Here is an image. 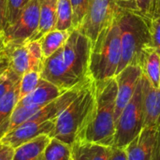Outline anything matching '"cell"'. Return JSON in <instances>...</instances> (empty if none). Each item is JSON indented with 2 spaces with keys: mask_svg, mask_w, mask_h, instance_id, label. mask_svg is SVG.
Returning a JSON list of instances; mask_svg holds the SVG:
<instances>
[{
  "mask_svg": "<svg viewBox=\"0 0 160 160\" xmlns=\"http://www.w3.org/2000/svg\"><path fill=\"white\" fill-rule=\"evenodd\" d=\"M66 91L61 90L53 83L41 78L38 86L29 95L20 99L17 104L21 106L41 108L59 98Z\"/></svg>",
  "mask_w": 160,
  "mask_h": 160,
  "instance_id": "14",
  "label": "cell"
},
{
  "mask_svg": "<svg viewBox=\"0 0 160 160\" xmlns=\"http://www.w3.org/2000/svg\"><path fill=\"white\" fill-rule=\"evenodd\" d=\"M71 31H62L54 29L41 38L40 46L43 53V57L48 58L53 54L58 49H60L68 40Z\"/></svg>",
  "mask_w": 160,
  "mask_h": 160,
  "instance_id": "19",
  "label": "cell"
},
{
  "mask_svg": "<svg viewBox=\"0 0 160 160\" xmlns=\"http://www.w3.org/2000/svg\"><path fill=\"white\" fill-rule=\"evenodd\" d=\"M53 130L54 120L44 122L28 120L8 132L0 140V142L5 146L15 149L40 135H48L52 138Z\"/></svg>",
  "mask_w": 160,
  "mask_h": 160,
  "instance_id": "10",
  "label": "cell"
},
{
  "mask_svg": "<svg viewBox=\"0 0 160 160\" xmlns=\"http://www.w3.org/2000/svg\"><path fill=\"white\" fill-rule=\"evenodd\" d=\"M144 119L142 79L141 78L132 98L116 120L112 147L125 149L143 129Z\"/></svg>",
  "mask_w": 160,
  "mask_h": 160,
  "instance_id": "6",
  "label": "cell"
},
{
  "mask_svg": "<svg viewBox=\"0 0 160 160\" xmlns=\"http://www.w3.org/2000/svg\"><path fill=\"white\" fill-rule=\"evenodd\" d=\"M40 108L38 107H28V106H21L16 105L14 111L12 112L10 118L8 120V132L11 131L18 126L23 124L24 122L28 121ZM7 132V133H8Z\"/></svg>",
  "mask_w": 160,
  "mask_h": 160,
  "instance_id": "22",
  "label": "cell"
},
{
  "mask_svg": "<svg viewBox=\"0 0 160 160\" xmlns=\"http://www.w3.org/2000/svg\"><path fill=\"white\" fill-rule=\"evenodd\" d=\"M109 160H128L125 149L112 147V152L110 155Z\"/></svg>",
  "mask_w": 160,
  "mask_h": 160,
  "instance_id": "30",
  "label": "cell"
},
{
  "mask_svg": "<svg viewBox=\"0 0 160 160\" xmlns=\"http://www.w3.org/2000/svg\"><path fill=\"white\" fill-rule=\"evenodd\" d=\"M91 40L73 29L66 43L50 57L45 58L40 77L63 91L86 83L90 79L89 63Z\"/></svg>",
  "mask_w": 160,
  "mask_h": 160,
  "instance_id": "1",
  "label": "cell"
},
{
  "mask_svg": "<svg viewBox=\"0 0 160 160\" xmlns=\"http://www.w3.org/2000/svg\"><path fill=\"white\" fill-rule=\"evenodd\" d=\"M7 0H0V35L7 26Z\"/></svg>",
  "mask_w": 160,
  "mask_h": 160,
  "instance_id": "29",
  "label": "cell"
},
{
  "mask_svg": "<svg viewBox=\"0 0 160 160\" xmlns=\"http://www.w3.org/2000/svg\"><path fill=\"white\" fill-rule=\"evenodd\" d=\"M51 141L48 135H40L14 149L12 160H42L46 146Z\"/></svg>",
  "mask_w": 160,
  "mask_h": 160,
  "instance_id": "18",
  "label": "cell"
},
{
  "mask_svg": "<svg viewBox=\"0 0 160 160\" xmlns=\"http://www.w3.org/2000/svg\"><path fill=\"white\" fill-rule=\"evenodd\" d=\"M120 60L121 38L117 14L114 22L100 33L92 46L89 63L90 77L95 82L114 78Z\"/></svg>",
  "mask_w": 160,
  "mask_h": 160,
  "instance_id": "4",
  "label": "cell"
},
{
  "mask_svg": "<svg viewBox=\"0 0 160 160\" xmlns=\"http://www.w3.org/2000/svg\"><path fill=\"white\" fill-rule=\"evenodd\" d=\"M118 22L121 38V60L117 74L128 65H139L144 50L152 46L148 22L137 12L120 8Z\"/></svg>",
  "mask_w": 160,
  "mask_h": 160,
  "instance_id": "5",
  "label": "cell"
},
{
  "mask_svg": "<svg viewBox=\"0 0 160 160\" xmlns=\"http://www.w3.org/2000/svg\"><path fill=\"white\" fill-rule=\"evenodd\" d=\"M112 147L76 140L71 145L72 160H109Z\"/></svg>",
  "mask_w": 160,
  "mask_h": 160,
  "instance_id": "16",
  "label": "cell"
},
{
  "mask_svg": "<svg viewBox=\"0 0 160 160\" xmlns=\"http://www.w3.org/2000/svg\"><path fill=\"white\" fill-rule=\"evenodd\" d=\"M27 2V0H7V26L15 22Z\"/></svg>",
  "mask_w": 160,
  "mask_h": 160,
  "instance_id": "26",
  "label": "cell"
},
{
  "mask_svg": "<svg viewBox=\"0 0 160 160\" xmlns=\"http://www.w3.org/2000/svg\"><path fill=\"white\" fill-rule=\"evenodd\" d=\"M9 60V68L20 78L29 71L41 72L44 57L39 41H29L4 49Z\"/></svg>",
  "mask_w": 160,
  "mask_h": 160,
  "instance_id": "9",
  "label": "cell"
},
{
  "mask_svg": "<svg viewBox=\"0 0 160 160\" xmlns=\"http://www.w3.org/2000/svg\"><path fill=\"white\" fill-rule=\"evenodd\" d=\"M119 9L115 0H91L87 12L77 30L94 44L100 33L114 22Z\"/></svg>",
  "mask_w": 160,
  "mask_h": 160,
  "instance_id": "8",
  "label": "cell"
},
{
  "mask_svg": "<svg viewBox=\"0 0 160 160\" xmlns=\"http://www.w3.org/2000/svg\"><path fill=\"white\" fill-rule=\"evenodd\" d=\"M135 3L136 12L146 21L160 15L159 0H135Z\"/></svg>",
  "mask_w": 160,
  "mask_h": 160,
  "instance_id": "23",
  "label": "cell"
},
{
  "mask_svg": "<svg viewBox=\"0 0 160 160\" xmlns=\"http://www.w3.org/2000/svg\"><path fill=\"white\" fill-rule=\"evenodd\" d=\"M96 100V82L91 79L81 89L78 96L54 119L52 138H56L68 145L76 141L86 123Z\"/></svg>",
  "mask_w": 160,
  "mask_h": 160,
  "instance_id": "3",
  "label": "cell"
},
{
  "mask_svg": "<svg viewBox=\"0 0 160 160\" xmlns=\"http://www.w3.org/2000/svg\"><path fill=\"white\" fill-rule=\"evenodd\" d=\"M73 11L70 0H58L57 22L55 29L62 31L73 30Z\"/></svg>",
  "mask_w": 160,
  "mask_h": 160,
  "instance_id": "21",
  "label": "cell"
},
{
  "mask_svg": "<svg viewBox=\"0 0 160 160\" xmlns=\"http://www.w3.org/2000/svg\"><path fill=\"white\" fill-rule=\"evenodd\" d=\"M2 51H4V45H3V42H2V40L0 39V52H1Z\"/></svg>",
  "mask_w": 160,
  "mask_h": 160,
  "instance_id": "35",
  "label": "cell"
},
{
  "mask_svg": "<svg viewBox=\"0 0 160 160\" xmlns=\"http://www.w3.org/2000/svg\"><path fill=\"white\" fill-rule=\"evenodd\" d=\"M27 1H28V2H29V1H30V0H27Z\"/></svg>",
  "mask_w": 160,
  "mask_h": 160,
  "instance_id": "38",
  "label": "cell"
},
{
  "mask_svg": "<svg viewBox=\"0 0 160 160\" xmlns=\"http://www.w3.org/2000/svg\"><path fill=\"white\" fill-rule=\"evenodd\" d=\"M119 8L123 10H130L136 12V3L135 0H115Z\"/></svg>",
  "mask_w": 160,
  "mask_h": 160,
  "instance_id": "31",
  "label": "cell"
},
{
  "mask_svg": "<svg viewBox=\"0 0 160 160\" xmlns=\"http://www.w3.org/2000/svg\"><path fill=\"white\" fill-rule=\"evenodd\" d=\"M0 39H1V35H0ZM1 40H2V39H1Z\"/></svg>",
  "mask_w": 160,
  "mask_h": 160,
  "instance_id": "37",
  "label": "cell"
},
{
  "mask_svg": "<svg viewBox=\"0 0 160 160\" xmlns=\"http://www.w3.org/2000/svg\"><path fill=\"white\" fill-rule=\"evenodd\" d=\"M3 147H4V145H3V144H2V143L0 142V150H1V149H2Z\"/></svg>",
  "mask_w": 160,
  "mask_h": 160,
  "instance_id": "36",
  "label": "cell"
},
{
  "mask_svg": "<svg viewBox=\"0 0 160 160\" xmlns=\"http://www.w3.org/2000/svg\"><path fill=\"white\" fill-rule=\"evenodd\" d=\"M38 18L39 1L30 0L15 22L4 29L1 35L4 49L29 42L38 29Z\"/></svg>",
  "mask_w": 160,
  "mask_h": 160,
  "instance_id": "7",
  "label": "cell"
},
{
  "mask_svg": "<svg viewBox=\"0 0 160 160\" xmlns=\"http://www.w3.org/2000/svg\"><path fill=\"white\" fill-rule=\"evenodd\" d=\"M159 2H160V0H159Z\"/></svg>",
  "mask_w": 160,
  "mask_h": 160,
  "instance_id": "39",
  "label": "cell"
},
{
  "mask_svg": "<svg viewBox=\"0 0 160 160\" xmlns=\"http://www.w3.org/2000/svg\"><path fill=\"white\" fill-rule=\"evenodd\" d=\"M39 71H29L22 76L20 81V91H19V100L29 95L38 84L40 81Z\"/></svg>",
  "mask_w": 160,
  "mask_h": 160,
  "instance_id": "24",
  "label": "cell"
},
{
  "mask_svg": "<svg viewBox=\"0 0 160 160\" xmlns=\"http://www.w3.org/2000/svg\"><path fill=\"white\" fill-rule=\"evenodd\" d=\"M115 78L96 82V100L93 110L76 140L112 147L115 135Z\"/></svg>",
  "mask_w": 160,
  "mask_h": 160,
  "instance_id": "2",
  "label": "cell"
},
{
  "mask_svg": "<svg viewBox=\"0 0 160 160\" xmlns=\"http://www.w3.org/2000/svg\"><path fill=\"white\" fill-rule=\"evenodd\" d=\"M142 75L156 88H160V54L152 47L142 52L140 60Z\"/></svg>",
  "mask_w": 160,
  "mask_h": 160,
  "instance_id": "17",
  "label": "cell"
},
{
  "mask_svg": "<svg viewBox=\"0 0 160 160\" xmlns=\"http://www.w3.org/2000/svg\"><path fill=\"white\" fill-rule=\"evenodd\" d=\"M158 128L144 127L142 132L125 148L128 160H151Z\"/></svg>",
  "mask_w": 160,
  "mask_h": 160,
  "instance_id": "12",
  "label": "cell"
},
{
  "mask_svg": "<svg viewBox=\"0 0 160 160\" xmlns=\"http://www.w3.org/2000/svg\"><path fill=\"white\" fill-rule=\"evenodd\" d=\"M152 47L160 54V15L147 21Z\"/></svg>",
  "mask_w": 160,
  "mask_h": 160,
  "instance_id": "28",
  "label": "cell"
},
{
  "mask_svg": "<svg viewBox=\"0 0 160 160\" xmlns=\"http://www.w3.org/2000/svg\"><path fill=\"white\" fill-rule=\"evenodd\" d=\"M142 100L144 110V127L160 126V88L154 87L142 75Z\"/></svg>",
  "mask_w": 160,
  "mask_h": 160,
  "instance_id": "13",
  "label": "cell"
},
{
  "mask_svg": "<svg viewBox=\"0 0 160 160\" xmlns=\"http://www.w3.org/2000/svg\"><path fill=\"white\" fill-rule=\"evenodd\" d=\"M14 149L5 146L0 150V160H12Z\"/></svg>",
  "mask_w": 160,
  "mask_h": 160,
  "instance_id": "34",
  "label": "cell"
},
{
  "mask_svg": "<svg viewBox=\"0 0 160 160\" xmlns=\"http://www.w3.org/2000/svg\"><path fill=\"white\" fill-rule=\"evenodd\" d=\"M39 18L38 26L29 41H38L47 33L55 29L57 22L58 0H38Z\"/></svg>",
  "mask_w": 160,
  "mask_h": 160,
  "instance_id": "15",
  "label": "cell"
},
{
  "mask_svg": "<svg viewBox=\"0 0 160 160\" xmlns=\"http://www.w3.org/2000/svg\"><path fill=\"white\" fill-rule=\"evenodd\" d=\"M151 160H160V126L158 128L156 142H155V145L153 148Z\"/></svg>",
  "mask_w": 160,
  "mask_h": 160,
  "instance_id": "32",
  "label": "cell"
},
{
  "mask_svg": "<svg viewBox=\"0 0 160 160\" xmlns=\"http://www.w3.org/2000/svg\"><path fill=\"white\" fill-rule=\"evenodd\" d=\"M21 78L17 76L9 68L0 77V100L8 93V91L18 82Z\"/></svg>",
  "mask_w": 160,
  "mask_h": 160,
  "instance_id": "27",
  "label": "cell"
},
{
  "mask_svg": "<svg viewBox=\"0 0 160 160\" xmlns=\"http://www.w3.org/2000/svg\"><path fill=\"white\" fill-rule=\"evenodd\" d=\"M42 160H72L71 145L56 138H51L44 150Z\"/></svg>",
  "mask_w": 160,
  "mask_h": 160,
  "instance_id": "20",
  "label": "cell"
},
{
  "mask_svg": "<svg viewBox=\"0 0 160 160\" xmlns=\"http://www.w3.org/2000/svg\"><path fill=\"white\" fill-rule=\"evenodd\" d=\"M9 67V60L8 55L5 53L4 51L0 52V77L1 75Z\"/></svg>",
  "mask_w": 160,
  "mask_h": 160,
  "instance_id": "33",
  "label": "cell"
},
{
  "mask_svg": "<svg viewBox=\"0 0 160 160\" xmlns=\"http://www.w3.org/2000/svg\"><path fill=\"white\" fill-rule=\"evenodd\" d=\"M142 76V71L140 65L131 64L126 67L114 77L117 82V97L115 105L116 120L124 108L132 98Z\"/></svg>",
  "mask_w": 160,
  "mask_h": 160,
  "instance_id": "11",
  "label": "cell"
},
{
  "mask_svg": "<svg viewBox=\"0 0 160 160\" xmlns=\"http://www.w3.org/2000/svg\"><path fill=\"white\" fill-rule=\"evenodd\" d=\"M91 0H70L73 11V28L78 29L87 12Z\"/></svg>",
  "mask_w": 160,
  "mask_h": 160,
  "instance_id": "25",
  "label": "cell"
}]
</instances>
